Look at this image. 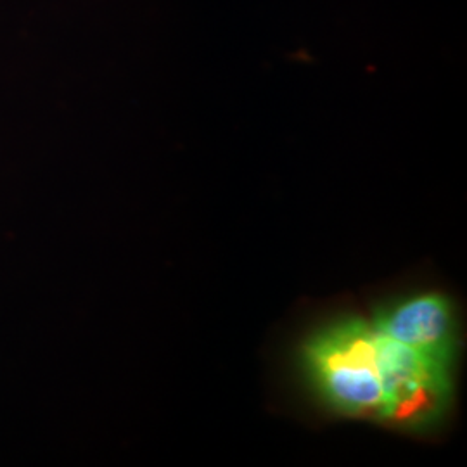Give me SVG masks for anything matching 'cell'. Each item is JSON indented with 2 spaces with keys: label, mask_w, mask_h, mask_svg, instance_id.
<instances>
[{
  "label": "cell",
  "mask_w": 467,
  "mask_h": 467,
  "mask_svg": "<svg viewBox=\"0 0 467 467\" xmlns=\"http://www.w3.org/2000/svg\"><path fill=\"white\" fill-rule=\"evenodd\" d=\"M376 329L393 341L453 364L459 350L457 318L451 301L438 293L399 301L370 318Z\"/></svg>",
  "instance_id": "cell-3"
},
{
  "label": "cell",
  "mask_w": 467,
  "mask_h": 467,
  "mask_svg": "<svg viewBox=\"0 0 467 467\" xmlns=\"http://www.w3.org/2000/svg\"><path fill=\"white\" fill-rule=\"evenodd\" d=\"M301 366L318 397L337 414L381 422L383 366L370 318H341L320 327L301 347Z\"/></svg>",
  "instance_id": "cell-1"
},
{
  "label": "cell",
  "mask_w": 467,
  "mask_h": 467,
  "mask_svg": "<svg viewBox=\"0 0 467 467\" xmlns=\"http://www.w3.org/2000/svg\"><path fill=\"white\" fill-rule=\"evenodd\" d=\"M378 337L384 384L381 422L410 431L431 428L451 409L453 364L403 347L379 331Z\"/></svg>",
  "instance_id": "cell-2"
}]
</instances>
